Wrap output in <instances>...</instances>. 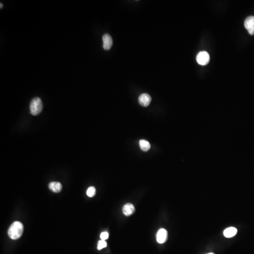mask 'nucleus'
<instances>
[{
    "mask_svg": "<svg viewBox=\"0 0 254 254\" xmlns=\"http://www.w3.org/2000/svg\"><path fill=\"white\" fill-rule=\"evenodd\" d=\"M24 230V226L21 222L16 221L10 226L8 230V235L12 240H17L20 238Z\"/></svg>",
    "mask_w": 254,
    "mask_h": 254,
    "instance_id": "1",
    "label": "nucleus"
},
{
    "mask_svg": "<svg viewBox=\"0 0 254 254\" xmlns=\"http://www.w3.org/2000/svg\"><path fill=\"white\" fill-rule=\"evenodd\" d=\"M43 108L42 100L39 98H34L30 103V110L32 114L36 116L41 113Z\"/></svg>",
    "mask_w": 254,
    "mask_h": 254,
    "instance_id": "2",
    "label": "nucleus"
},
{
    "mask_svg": "<svg viewBox=\"0 0 254 254\" xmlns=\"http://www.w3.org/2000/svg\"><path fill=\"white\" fill-rule=\"evenodd\" d=\"M196 60L199 64L206 65L209 63L210 60L209 54L205 51L199 52L196 57Z\"/></svg>",
    "mask_w": 254,
    "mask_h": 254,
    "instance_id": "3",
    "label": "nucleus"
},
{
    "mask_svg": "<svg viewBox=\"0 0 254 254\" xmlns=\"http://www.w3.org/2000/svg\"><path fill=\"white\" fill-rule=\"evenodd\" d=\"M168 232L164 228L160 229L156 234V240L159 243L163 244L167 240Z\"/></svg>",
    "mask_w": 254,
    "mask_h": 254,
    "instance_id": "4",
    "label": "nucleus"
},
{
    "mask_svg": "<svg viewBox=\"0 0 254 254\" xmlns=\"http://www.w3.org/2000/svg\"><path fill=\"white\" fill-rule=\"evenodd\" d=\"M244 26L250 34H254V17L249 16L246 18L244 22Z\"/></svg>",
    "mask_w": 254,
    "mask_h": 254,
    "instance_id": "5",
    "label": "nucleus"
},
{
    "mask_svg": "<svg viewBox=\"0 0 254 254\" xmlns=\"http://www.w3.org/2000/svg\"><path fill=\"white\" fill-rule=\"evenodd\" d=\"M152 98L148 94L143 93L138 98V102L140 105L147 107L151 102Z\"/></svg>",
    "mask_w": 254,
    "mask_h": 254,
    "instance_id": "6",
    "label": "nucleus"
},
{
    "mask_svg": "<svg viewBox=\"0 0 254 254\" xmlns=\"http://www.w3.org/2000/svg\"><path fill=\"white\" fill-rule=\"evenodd\" d=\"M103 48L105 50H109L113 45V39L109 34H104L103 36Z\"/></svg>",
    "mask_w": 254,
    "mask_h": 254,
    "instance_id": "7",
    "label": "nucleus"
},
{
    "mask_svg": "<svg viewBox=\"0 0 254 254\" xmlns=\"http://www.w3.org/2000/svg\"><path fill=\"white\" fill-rule=\"evenodd\" d=\"M135 211V208L132 204L128 203L124 205L122 208V212L126 216H130L133 214Z\"/></svg>",
    "mask_w": 254,
    "mask_h": 254,
    "instance_id": "8",
    "label": "nucleus"
},
{
    "mask_svg": "<svg viewBox=\"0 0 254 254\" xmlns=\"http://www.w3.org/2000/svg\"><path fill=\"white\" fill-rule=\"evenodd\" d=\"M49 189L54 193H58L61 192L62 189V186L61 183L57 182H52L49 184Z\"/></svg>",
    "mask_w": 254,
    "mask_h": 254,
    "instance_id": "9",
    "label": "nucleus"
},
{
    "mask_svg": "<svg viewBox=\"0 0 254 254\" xmlns=\"http://www.w3.org/2000/svg\"><path fill=\"white\" fill-rule=\"evenodd\" d=\"M238 230L236 228L230 227L224 230V235L226 238H230L234 237L237 234Z\"/></svg>",
    "mask_w": 254,
    "mask_h": 254,
    "instance_id": "10",
    "label": "nucleus"
},
{
    "mask_svg": "<svg viewBox=\"0 0 254 254\" xmlns=\"http://www.w3.org/2000/svg\"><path fill=\"white\" fill-rule=\"evenodd\" d=\"M139 144H140V146L141 149L143 151H147L150 149V147H151V145H150L149 142L147 141V140H140V141Z\"/></svg>",
    "mask_w": 254,
    "mask_h": 254,
    "instance_id": "11",
    "label": "nucleus"
},
{
    "mask_svg": "<svg viewBox=\"0 0 254 254\" xmlns=\"http://www.w3.org/2000/svg\"><path fill=\"white\" fill-rule=\"evenodd\" d=\"M86 193H87V195L89 197H93V196L95 195L96 193L95 188L93 187H89L87 190Z\"/></svg>",
    "mask_w": 254,
    "mask_h": 254,
    "instance_id": "12",
    "label": "nucleus"
},
{
    "mask_svg": "<svg viewBox=\"0 0 254 254\" xmlns=\"http://www.w3.org/2000/svg\"><path fill=\"white\" fill-rule=\"evenodd\" d=\"M107 246V243L105 240H99L98 243V249H102L104 248H105Z\"/></svg>",
    "mask_w": 254,
    "mask_h": 254,
    "instance_id": "13",
    "label": "nucleus"
},
{
    "mask_svg": "<svg viewBox=\"0 0 254 254\" xmlns=\"http://www.w3.org/2000/svg\"><path fill=\"white\" fill-rule=\"evenodd\" d=\"M100 237L101 238V240H105L108 238L109 234L107 232H103L101 233Z\"/></svg>",
    "mask_w": 254,
    "mask_h": 254,
    "instance_id": "14",
    "label": "nucleus"
},
{
    "mask_svg": "<svg viewBox=\"0 0 254 254\" xmlns=\"http://www.w3.org/2000/svg\"><path fill=\"white\" fill-rule=\"evenodd\" d=\"M0 5H1V8H2L3 7V5H2V3H0Z\"/></svg>",
    "mask_w": 254,
    "mask_h": 254,
    "instance_id": "15",
    "label": "nucleus"
},
{
    "mask_svg": "<svg viewBox=\"0 0 254 254\" xmlns=\"http://www.w3.org/2000/svg\"><path fill=\"white\" fill-rule=\"evenodd\" d=\"M214 254V253H208V254Z\"/></svg>",
    "mask_w": 254,
    "mask_h": 254,
    "instance_id": "16",
    "label": "nucleus"
}]
</instances>
